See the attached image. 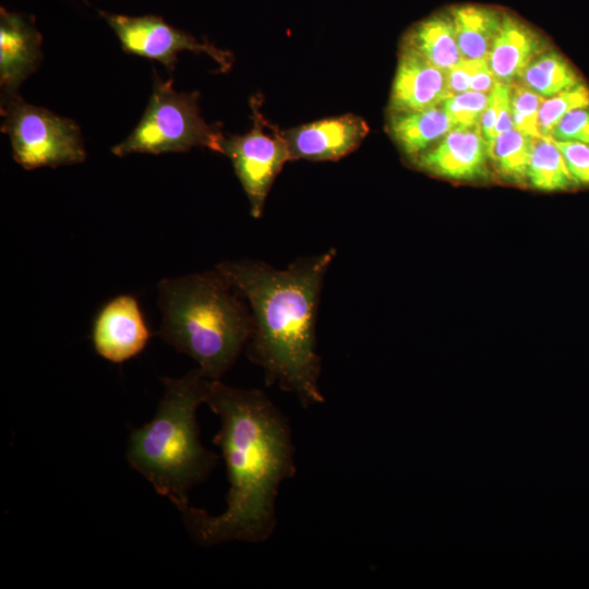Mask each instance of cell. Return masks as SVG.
Returning a JSON list of instances; mask_svg holds the SVG:
<instances>
[{
	"mask_svg": "<svg viewBox=\"0 0 589 589\" xmlns=\"http://www.w3.org/2000/svg\"><path fill=\"white\" fill-rule=\"evenodd\" d=\"M494 91L497 98L496 136L515 129L510 107V84L496 82Z\"/></svg>",
	"mask_w": 589,
	"mask_h": 589,
	"instance_id": "cell-27",
	"label": "cell"
},
{
	"mask_svg": "<svg viewBox=\"0 0 589 589\" xmlns=\"http://www.w3.org/2000/svg\"><path fill=\"white\" fill-rule=\"evenodd\" d=\"M99 15L117 35L124 52L161 63L170 73L182 51L206 53L226 71L231 67V55L207 41L176 28L157 15L129 16L99 10Z\"/></svg>",
	"mask_w": 589,
	"mask_h": 589,
	"instance_id": "cell-8",
	"label": "cell"
},
{
	"mask_svg": "<svg viewBox=\"0 0 589 589\" xmlns=\"http://www.w3.org/2000/svg\"><path fill=\"white\" fill-rule=\"evenodd\" d=\"M266 122L254 109L253 128L243 135L224 136L221 154L229 157L247 194L252 217L262 216L271 187L283 166L291 160L283 132L264 131Z\"/></svg>",
	"mask_w": 589,
	"mask_h": 589,
	"instance_id": "cell-7",
	"label": "cell"
},
{
	"mask_svg": "<svg viewBox=\"0 0 589 589\" xmlns=\"http://www.w3.org/2000/svg\"><path fill=\"white\" fill-rule=\"evenodd\" d=\"M589 108V88L584 84L544 99L539 109V129L544 137L550 136L556 123L569 111Z\"/></svg>",
	"mask_w": 589,
	"mask_h": 589,
	"instance_id": "cell-21",
	"label": "cell"
},
{
	"mask_svg": "<svg viewBox=\"0 0 589 589\" xmlns=\"http://www.w3.org/2000/svg\"><path fill=\"white\" fill-rule=\"evenodd\" d=\"M527 179L533 188L544 191L566 190L576 184L550 136L532 137Z\"/></svg>",
	"mask_w": 589,
	"mask_h": 589,
	"instance_id": "cell-18",
	"label": "cell"
},
{
	"mask_svg": "<svg viewBox=\"0 0 589 589\" xmlns=\"http://www.w3.org/2000/svg\"><path fill=\"white\" fill-rule=\"evenodd\" d=\"M488 59H465L446 72L447 85L452 95L470 91V84L478 70Z\"/></svg>",
	"mask_w": 589,
	"mask_h": 589,
	"instance_id": "cell-26",
	"label": "cell"
},
{
	"mask_svg": "<svg viewBox=\"0 0 589 589\" xmlns=\"http://www.w3.org/2000/svg\"><path fill=\"white\" fill-rule=\"evenodd\" d=\"M490 93L465 92L448 97L444 103L454 128H480L481 117L488 106Z\"/></svg>",
	"mask_w": 589,
	"mask_h": 589,
	"instance_id": "cell-23",
	"label": "cell"
},
{
	"mask_svg": "<svg viewBox=\"0 0 589 589\" xmlns=\"http://www.w3.org/2000/svg\"><path fill=\"white\" fill-rule=\"evenodd\" d=\"M369 132L366 122L356 115H342L292 128L283 132L291 160H338L353 152Z\"/></svg>",
	"mask_w": 589,
	"mask_h": 589,
	"instance_id": "cell-11",
	"label": "cell"
},
{
	"mask_svg": "<svg viewBox=\"0 0 589 589\" xmlns=\"http://www.w3.org/2000/svg\"><path fill=\"white\" fill-rule=\"evenodd\" d=\"M388 129L401 152L413 161L454 125L441 104L420 111L390 113Z\"/></svg>",
	"mask_w": 589,
	"mask_h": 589,
	"instance_id": "cell-15",
	"label": "cell"
},
{
	"mask_svg": "<svg viewBox=\"0 0 589 589\" xmlns=\"http://www.w3.org/2000/svg\"><path fill=\"white\" fill-rule=\"evenodd\" d=\"M0 109L12 157L24 169L76 165L86 159L82 131L72 119L28 104L21 96Z\"/></svg>",
	"mask_w": 589,
	"mask_h": 589,
	"instance_id": "cell-6",
	"label": "cell"
},
{
	"mask_svg": "<svg viewBox=\"0 0 589 589\" xmlns=\"http://www.w3.org/2000/svg\"><path fill=\"white\" fill-rule=\"evenodd\" d=\"M550 136L558 141L589 144V108H578L566 113L553 128Z\"/></svg>",
	"mask_w": 589,
	"mask_h": 589,
	"instance_id": "cell-25",
	"label": "cell"
},
{
	"mask_svg": "<svg viewBox=\"0 0 589 589\" xmlns=\"http://www.w3.org/2000/svg\"><path fill=\"white\" fill-rule=\"evenodd\" d=\"M437 69L447 72L462 59L455 36L450 11L437 12L416 23L404 45Z\"/></svg>",
	"mask_w": 589,
	"mask_h": 589,
	"instance_id": "cell-16",
	"label": "cell"
},
{
	"mask_svg": "<svg viewBox=\"0 0 589 589\" xmlns=\"http://www.w3.org/2000/svg\"><path fill=\"white\" fill-rule=\"evenodd\" d=\"M452 94L446 72L437 69L412 49L402 46L394 77L389 111H420L443 104Z\"/></svg>",
	"mask_w": 589,
	"mask_h": 589,
	"instance_id": "cell-13",
	"label": "cell"
},
{
	"mask_svg": "<svg viewBox=\"0 0 589 589\" xmlns=\"http://www.w3.org/2000/svg\"><path fill=\"white\" fill-rule=\"evenodd\" d=\"M164 394L154 418L132 430L129 465L181 512L190 491L208 479L219 457L200 441L196 412L211 380L196 368L178 378L163 377Z\"/></svg>",
	"mask_w": 589,
	"mask_h": 589,
	"instance_id": "cell-4",
	"label": "cell"
},
{
	"mask_svg": "<svg viewBox=\"0 0 589 589\" xmlns=\"http://www.w3.org/2000/svg\"><path fill=\"white\" fill-rule=\"evenodd\" d=\"M157 289L160 337L192 358L206 377L220 380L252 333V312L244 297L216 266L165 278Z\"/></svg>",
	"mask_w": 589,
	"mask_h": 589,
	"instance_id": "cell-3",
	"label": "cell"
},
{
	"mask_svg": "<svg viewBox=\"0 0 589 589\" xmlns=\"http://www.w3.org/2000/svg\"><path fill=\"white\" fill-rule=\"evenodd\" d=\"M489 144L480 128H454L437 145L419 155L413 163L432 175L471 180L486 172Z\"/></svg>",
	"mask_w": 589,
	"mask_h": 589,
	"instance_id": "cell-12",
	"label": "cell"
},
{
	"mask_svg": "<svg viewBox=\"0 0 589 589\" xmlns=\"http://www.w3.org/2000/svg\"><path fill=\"white\" fill-rule=\"evenodd\" d=\"M205 404L220 419L213 443L227 467V506L212 515L189 505L182 520L202 546L266 542L277 527L279 488L297 472L289 420L263 390L219 380H211Z\"/></svg>",
	"mask_w": 589,
	"mask_h": 589,
	"instance_id": "cell-1",
	"label": "cell"
},
{
	"mask_svg": "<svg viewBox=\"0 0 589 589\" xmlns=\"http://www.w3.org/2000/svg\"><path fill=\"white\" fill-rule=\"evenodd\" d=\"M224 135L201 115L197 92H177L172 80L156 72L148 104L133 131L111 148L118 157L131 154L160 155L206 147L221 153Z\"/></svg>",
	"mask_w": 589,
	"mask_h": 589,
	"instance_id": "cell-5",
	"label": "cell"
},
{
	"mask_svg": "<svg viewBox=\"0 0 589 589\" xmlns=\"http://www.w3.org/2000/svg\"><path fill=\"white\" fill-rule=\"evenodd\" d=\"M449 11L461 57L488 59L504 12L477 4L458 5Z\"/></svg>",
	"mask_w": 589,
	"mask_h": 589,
	"instance_id": "cell-17",
	"label": "cell"
},
{
	"mask_svg": "<svg viewBox=\"0 0 589 589\" xmlns=\"http://www.w3.org/2000/svg\"><path fill=\"white\" fill-rule=\"evenodd\" d=\"M542 47L541 37L532 28L504 12L488 63L497 82L510 84L539 56Z\"/></svg>",
	"mask_w": 589,
	"mask_h": 589,
	"instance_id": "cell-14",
	"label": "cell"
},
{
	"mask_svg": "<svg viewBox=\"0 0 589 589\" xmlns=\"http://www.w3.org/2000/svg\"><path fill=\"white\" fill-rule=\"evenodd\" d=\"M531 145L532 137L513 129L496 136L490 158L504 178L521 182L527 179Z\"/></svg>",
	"mask_w": 589,
	"mask_h": 589,
	"instance_id": "cell-20",
	"label": "cell"
},
{
	"mask_svg": "<svg viewBox=\"0 0 589 589\" xmlns=\"http://www.w3.org/2000/svg\"><path fill=\"white\" fill-rule=\"evenodd\" d=\"M336 254L330 248L284 269L254 260L216 265L251 309L248 359L263 370L267 386L294 395L304 408L324 402L315 325L324 277Z\"/></svg>",
	"mask_w": 589,
	"mask_h": 589,
	"instance_id": "cell-2",
	"label": "cell"
},
{
	"mask_svg": "<svg viewBox=\"0 0 589 589\" xmlns=\"http://www.w3.org/2000/svg\"><path fill=\"white\" fill-rule=\"evenodd\" d=\"M149 337L139 303L130 294H121L107 302L97 314L92 333L97 353L113 363L139 354Z\"/></svg>",
	"mask_w": 589,
	"mask_h": 589,
	"instance_id": "cell-10",
	"label": "cell"
},
{
	"mask_svg": "<svg viewBox=\"0 0 589 589\" xmlns=\"http://www.w3.org/2000/svg\"><path fill=\"white\" fill-rule=\"evenodd\" d=\"M41 35L34 19L0 9V92L1 106L21 96L20 87L39 68Z\"/></svg>",
	"mask_w": 589,
	"mask_h": 589,
	"instance_id": "cell-9",
	"label": "cell"
},
{
	"mask_svg": "<svg viewBox=\"0 0 589 589\" xmlns=\"http://www.w3.org/2000/svg\"><path fill=\"white\" fill-rule=\"evenodd\" d=\"M544 98L525 85H510L515 129L529 137H544L539 129V109Z\"/></svg>",
	"mask_w": 589,
	"mask_h": 589,
	"instance_id": "cell-22",
	"label": "cell"
},
{
	"mask_svg": "<svg viewBox=\"0 0 589 589\" xmlns=\"http://www.w3.org/2000/svg\"><path fill=\"white\" fill-rule=\"evenodd\" d=\"M552 141L561 152L575 183L589 184V144L554 139Z\"/></svg>",
	"mask_w": 589,
	"mask_h": 589,
	"instance_id": "cell-24",
	"label": "cell"
},
{
	"mask_svg": "<svg viewBox=\"0 0 589 589\" xmlns=\"http://www.w3.org/2000/svg\"><path fill=\"white\" fill-rule=\"evenodd\" d=\"M519 77L525 86L542 97L554 96L581 83L573 67L554 52L536 58Z\"/></svg>",
	"mask_w": 589,
	"mask_h": 589,
	"instance_id": "cell-19",
	"label": "cell"
}]
</instances>
